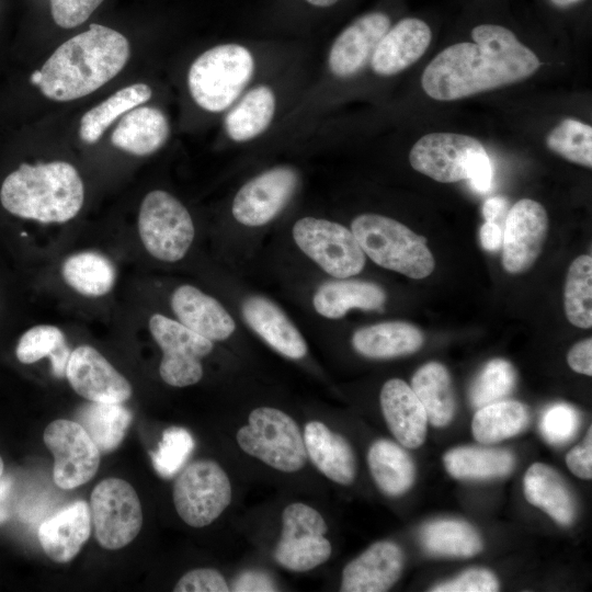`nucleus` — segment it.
Here are the masks:
<instances>
[{
	"label": "nucleus",
	"mask_w": 592,
	"mask_h": 592,
	"mask_svg": "<svg viewBox=\"0 0 592 592\" xmlns=\"http://www.w3.org/2000/svg\"><path fill=\"white\" fill-rule=\"evenodd\" d=\"M236 439L243 452L277 470L294 473L306 464L304 436L294 419L278 409L252 410Z\"/></svg>",
	"instance_id": "6"
},
{
	"label": "nucleus",
	"mask_w": 592,
	"mask_h": 592,
	"mask_svg": "<svg viewBox=\"0 0 592 592\" xmlns=\"http://www.w3.org/2000/svg\"><path fill=\"white\" fill-rule=\"evenodd\" d=\"M303 436L307 456L320 473L340 485L353 482L356 476L355 455L343 436L320 421L308 422Z\"/></svg>",
	"instance_id": "25"
},
{
	"label": "nucleus",
	"mask_w": 592,
	"mask_h": 592,
	"mask_svg": "<svg viewBox=\"0 0 592 592\" xmlns=\"http://www.w3.org/2000/svg\"><path fill=\"white\" fill-rule=\"evenodd\" d=\"M250 328L282 355L299 360L307 354L305 339L284 311L270 299L251 296L242 304Z\"/></svg>",
	"instance_id": "24"
},
{
	"label": "nucleus",
	"mask_w": 592,
	"mask_h": 592,
	"mask_svg": "<svg viewBox=\"0 0 592 592\" xmlns=\"http://www.w3.org/2000/svg\"><path fill=\"white\" fill-rule=\"evenodd\" d=\"M83 202V181L66 161L22 163L0 185L1 207L23 220L64 224L79 214Z\"/></svg>",
	"instance_id": "3"
},
{
	"label": "nucleus",
	"mask_w": 592,
	"mask_h": 592,
	"mask_svg": "<svg viewBox=\"0 0 592 592\" xmlns=\"http://www.w3.org/2000/svg\"><path fill=\"white\" fill-rule=\"evenodd\" d=\"M500 589L498 578L488 569L473 568L456 578L441 582L431 592H496Z\"/></svg>",
	"instance_id": "45"
},
{
	"label": "nucleus",
	"mask_w": 592,
	"mask_h": 592,
	"mask_svg": "<svg viewBox=\"0 0 592 592\" xmlns=\"http://www.w3.org/2000/svg\"><path fill=\"white\" fill-rule=\"evenodd\" d=\"M509 202L503 196H493L485 201L482 205V215L486 221L498 223L505 214H508Z\"/></svg>",
	"instance_id": "52"
},
{
	"label": "nucleus",
	"mask_w": 592,
	"mask_h": 592,
	"mask_svg": "<svg viewBox=\"0 0 592 592\" xmlns=\"http://www.w3.org/2000/svg\"><path fill=\"white\" fill-rule=\"evenodd\" d=\"M254 73V58L242 45L229 43L201 54L187 72V87L203 110L219 113L240 98Z\"/></svg>",
	"instance_id": "5"
},
{
	"label": "nucleus",
	"mask_w": 592,
	"mask_h": 592,
	"mask_svg": "<svg viewBox=\"0 0 592 592\" xmlns=\"http://www.w3.org/2000/svg\"><path fill=\"white\" fill-rule=\"evenodd\" d=\"M363 252L379 266L410 278L429 276L435 266L426 239L406 225L378 214H362L351 223Z\"/></svg>",
	"instance_id": "4"
},
{
	"label": "nucleus",
	"mask_w": 592,
	"mask_h": 592,
	"mask_svg": "<svg viewBox=\"0 0 592 592\" xmlns=\"http://www.w3.org/2000/svg\"><path fill=\"white\" fill-rule=\"evenodd\" d=\"M547 229L548 216L540 203L522 198L509 209L501 247L502 265L508 273H524L535 263Z\"/></svg>",
	"instance_id": "16"
},
{
	"label": "nucleus",
	"mask_w": 592,
	"mask_h": 592,
	"mask_svg": "<svg viewBox=\"0 0 592 592\" xmlns=\"http://www.w3.org/2000/svg\"><path fill=\"white\" fill-rule=\"evenodd\" d=\"M446 471L459 480H488L510 475L515 467L511 451L481 446H459L443 456Z\"/></svg>",
	"instance_id": "31"
},
{
	"label": "nucleus",
	"mask_w": 592,
	"mask_h": 592,
	"mask_svg": "<svg viewBox=\"0 0 592 592\" xmlns=\"http://www.w3.org/2000/svg\"><path fill=\"white\" fill-rule=\"evenodd\" d=\"M76 421L99 451L107 453L123 441L132 422V413L122 403L91 402L77 411Z\"/></svg>",
	"instance_id": "38"
},
{
	"label": "nucleus",
	"mask_w": 592,
	"mask_h": 592,
	"mask_svg": "<svg viewBox=\"0 0 592 592\" xmlns=\"http://www.w3.org/2000/svg\"><path fill=\"white\" fill-rule=\"evenodd\" d=\"M424 337L413 325L387 321L357 329L352 335L354 350L369 358H392L417 352Z\"/></svg>",
	"instance_id": "29"
},
{
	"label": "nucleus",
	"mask_w": 592,
	"mask_h": 592,
	"mask_svg": "<svg viewBox=\"0 0 592 592\" xmlns=\"http://www.w3.org/2000/svg\"><path fill=\"white\" fill-rule=\"evenodd\" d=\"M44 443L54 456L53 478L65 490L91 480L100 465V451L77 422L58 419L44 431Z\"/></svg>",
	"instance_id": "14"
},
{
	"label": "nucleus",
	"mask_w": 592,
	"mask_h": 592,
	"mask_svg": "<svg viewBox=\"0 0 592 592\" xmlns=\"http://www.w3.org/2000/svg\"><path fill=\"white\" fill-rule=\"evenodd\" d=\"M367 464L377 487L389 497L407 492L415 479L411 456L392 441L376 440L368 449Z\"/></svg>",
	"instance_id": "33"
},
{
	"label": "nucleus",
	"mask_w": 592,
	"mask_h": 592,
	"mask_svg": "<svg viewBox=\"0 0 592 592\" xmlns=\"http://www.w3.org/2000/svg\"><path fill=\"white\" fill-rule=\"evenodd\" d=\"M64 331L54 325L41 323L26 329L18 339L14 354L25 365L49 357L57 377H64L70 355Z\"/></svg>",
	"instance_id": "39"
},
{
	"label": "nucleus",
	"mask_w": 592,
	"mask_h": 592,
	"mask_svg": "<svg viewBox=\"0 0 592 592\" xmlns=\"http://www.w3.org/2000/svg\"><path fill=\"white\" fill-rule=\"evenodd\" d=\"M410 387L433 426L443 428L451 423L456 402L451 375L443 364L429 362L419 367L411 378Z\"/></svg>",
	"instance_id": "32"
},
{
	"label": "nucleus",
	"mask_w": 592,
	"mask_h": 592,
	"mask_svg": "<svg viewBox=\"0 0 592 592\" xmlns=\"http://www.w3.org/2000/svg\"><path fill=\"white\" fill-rule=\"evenodd\" d=\"M12 485L10 477H0V525L9 519Z\"/></svg>",
	"instance_id": "53"
},
{
	"label": "nucleus",
	"mask_w": 592,
	"mask_h": 592,
	"mask_svg": "<svg viewBox=\"0 0 592 592\" xmlns=\"http://www.w3.org/2000/svg\"><path fill=\"white\" fill-rule=\"evenodd\" d=\"M230 590L235 592H265L276 591L277 587L267 573L260 570H248L235 579Z\"/></svg>",
	"instance_id": "49"
},
{
	"label": "nucleus",
	"mask_w": 592,
	"mask_h": 592,
	"mask_svg": "<svg viewBox=\"0 0 592 592\" xmlns=\"http://www.w3.org/2000/svg\"><path fill=\"white\" fill-rule=\"evenodd\" d=\"M567 362L577 373L592 375V340L584 339L576 343L568 352Z\"/></svg>",
	"instance_id": "50"
},
{
	"label": "nucleus",
	"mask_w": 592,
	"mask_h": 592,
	"mask_svg": "<svg viewBox=\"0 0 592 592\" xmlns=\"http://www.w3.org/2000/svg\"><path fill=\"white\" fill-rule=\"evenodd\" d=\"M152 95L146 83H133L86 112L80 121L79 137L87 144H95L110 125L121 115L147 102Z\"/></svg>",
	"instance_id": "37"
},
{
	"label": "nucleus",
	"mask_w": 592,
	"mask_h": 592,
	"mask_svg": "<svg viewBox=\"0 0 592 592\" xmlns=\"http://www.w3.org/2000/svg\"><path fill=\"white\" fill-rule=\"evenodd\" d=\"M390 27V19L383 12L364 14L346 26L334 39L328 55L331 73L341 79L360 72Z\"/></svg>",
	"instance_id": "18"
},
{
	"label": "nucleus",
	"mask_w": 592,
	"mask_h": 592,
	"mask_svg": "<svg viewBox=\"0 0 592 592\" xmlns=\"http://www.w3.org/2000/svg\"><path fill=\"white\" fill-rule=\"evenodd\" d=\"M530 421V410L525 405L499 400L478 409L471 421V432L479 443L493 444L520 434Z\"/></svg>",
	"instance_id": "35"
},
{
	"label": "nucleus",
	"mask_w": 592,
	"mask_h": 592,
	"mask_svg": "<svg viewBox=\"0 0 592 592\" xmlns=\"http://www.w3.org/2000/svg\"><path fill=\"white\" fill-rule=\"evenodd\" d=\"M379 399L383 415L397 441L409 448L421 446L429 421L411 387L402 379H389L382 387Z\"/></svg>",
	"instance_id": "22"
},
{
	"label": "nucleus",
	"mask_w": 592,
	"mask_h": 592,
	"mask_svg": "<svg viewBox=\"0 0 592 592\" xmlns=\"http://www.w3.org/2000/svg\"><path fill=\"white\" fill-rule=\"evenodd\" d=\"M526 501L546 512L558 524L571 525L577 515L576 498L565 479L546 464L530 466L523 478Z\"/></svg>",
	"instance_id": "27"
},
{
	"label": "nucleus",
	"mask_w": 592,
	"mask_h": 592,
	"mask_svg": "<svg viewBox=\"0 0 592 592\" xmlns=\"http://www.w3.org/2000/svg\"><path fill=\"white\" fill-rule=\"evenodd\" d=\"M41 79H42V75H41V71H39V70H35V71L31 75V82H32V84L38 86Z\"/></svg>",
	"instance_id": "56"
},
{
	"label": "nucleus",
	"mask_w": 592,
	"mask_h": 592,
	"mask_svg": "<svg viewBox=\"0 0 592 592\" xmlns=\"http://www.w3.org/2000/svg\"><path fill=\"white\" fill-rule=\"evenodd\" d=\"M194 448L191 433L180 426L168 428L151 454L155 470L163 478H171L178 474L190 457Z\"/></svg>",
	"instance_id": "43"
},
{
	"label": "nucleus",
	"mask_w": 592,
	"mask_h": 592,
	"mask_svg": "<svg viewBox=\"0 0 592 592\" xmlns=\"http://www.w3.org/2000/svg\"><path fill=\"white\" fill-rule=\"evenodd\" d=\"M60 273L71 289L89 298L111 293L117 276L113 262L98 251H80L68 255L61 263Z\"/></svg>",
	"instance_id": "34"
},
{
	"label": "nucleus",
	"mask_w": 592,
	"mask_h": 592,
	"mask_svg": "<svg viewBox=\"0 0 592 592\" xmlns=\"http://www.w3.org/2000/svg\"><path fill=\"white\" fill-rule=\"evenodd\" d=\"M569 470L577 477L585 480L592 478V428L585 434L580 445L570 449L566 456Z\"/></svg>",
	"instance_id": "48"
},
{
	"label": "nucleus",
	"mask_w": 592,
	"mask_h": 592,
	"mask_svg": "<svg viewBox=\"0 0 592 592\" xmlns=\"http://www.w3.org/2000/svg\"><path fill=\"white\" fill-rule=\"evenodd\" d=\"M174 592H227L230 591L223 574L208 568L186 572L175 584Z\"/></svg>",
	"instance_id": "47"
},
{
	"label": "nucleus",
	"mask_w": 592,
	"mask_h": 592,
	"mask_svg": "<svg viewBox=\"0 0 592 592\" xmlns=\"http://www.w3.org/2000/svg\"><path fill=\"white\" fill-rule=\"evenodd\" d=\"M298 184L297 172L286 166L269 169L244 183L234 197V218L259 227L275 218L292 198Z\"/></svg>",
	"instance_id": "15"
},
{
	"label": "nucleus",
	"mask_w": 592,
	"mask_h": 592,
	"mask_svg": "<svg viewBox=\"0 0 592 592\" xmlns=\"http://www.w3.org/2000/svg\"><path fill=\"white\" fill-rule=\"evenodd\" d=\"M565 312L569 322L578 328L592 326V258L581 254L569 266L565 291Z\"/></svg>",
	"instance_id": "40"
},
{
	"label": "nucleus",
	"mask_w": 592,
	"mask_h": 592,
	"mask_svg": "<svg viewBox=\"0 0 592 592\" xmlns=\"http://www.w3.org/2000/svg\"><path fill=\"white\" fill-rule=\"evenodd\" d=\"M516 383V373L503 358L489 361L474 380L469 399L475 408L496 402L508 396Z\"/></svg>",
	"instance_id": "42"
},
{
	"label": "nucleus",
	"mask_w": 592,
	"mask_h": 592,
	"mask_svg": "<svg viewBox=\"0 0 592 592\" xmlns=\"http://www.w3.org/2000/svg\"><path fill=\"white\" fill-rule=\"evenodd\" d=\"M420 540L426 551L435 556L469 558L483 547L479 533L469 523L443 519L425 524Z\"/></svg>",
	"instance_id": "36"
},
{
	"label": "nucleus",
	"mask_w": 592,
	"mask_h": 592,
	"mask_svg": "<svg viewBox=\"0 0 592 592\" xmlns=\"http://www.w3.org/2000/svg\"><path fill=\"white\" fill-rule=\"evenodd\" d=\"M3 468H4V466H3V460H2V458H1V456H0V477H1L2 474H3Z\"/></svg>",
	"instance_id": "57"
},
{
	"label": "nucleus",
	"mask_w": 592,
	"mask_h": 592,
	"mask_svg": "<svg viewBox=\"0 0 592 592\" xmlns=\"http://www.w3.org/2000/svg\"><path fill=\"white\" fill-rule=\"evenodd\" d=\"M104 0H50L55 23L62 29H72L89 19Z\"/></svg>",
	"instance_id": "46"
},
{
	"label": "nucleus",
	"mask_w": 592,
	"mask_h": 592,
	"mask_svg": "<svg viewBox=\"0 0 592 592\" xmlns=\"http://www.w3.org/2000/svg\"><path fill=\"white\" fill-rule=\"evenodd\" d=\"M405 557L401 548L389 540L371 545L343 569L342 592H384L400 578Z\"/></svg>",
	"instance_id": "19"
},
{
	"label": "nucleus",
	"mask_w": 592,
	"mask_h": 592,
	"mask_svg": "<svg viewBox=\"0 0 592 592\" xmlns=\"http://www.w3.org/2000/svg\"><path fill=\"white\" fill-rule=\"evenodd\" d=\"M292 234L298 248L333 277L357 275L365 265V253L355 236L341 224L303 217L295 223Z\"/></svg>",
	"instance_id": "9"
},
{
	"label": "nucleus",
	"mask_w": 592,
	"mask_h": 592,
	"mask_svg": "<svg viewBox=\"0 0 592 592\" xmlns=\"http://www.w3.org/2000/svg\"><path fill=\"white\" fill-rule=\"evenodd\" d=\"M128 39L119 32L100 24L62 43L41 68L37 86L54 101L83 98L118 75L128 61Z\"/></svg>",
	"instance_id": "2"
},
{
	"label": "nucleus",
	"mask_w": 592,
	"mask_h": 592,
	"mask_svg": "<svg viewBox=\"0 0 592 592\" xmlns=\"http://www.w3.org/2000/svg\"><path fill=\"white\" fill-rule=\"evenodd\" d=\"M2 312H3V304H2V299L0 295V318H1Z\"/></svg>",
	"instance_id": "58"
},
{
	"label": "nucleus",
	"mask_w": 592,
	"mask_h": 592,
	"mask_svg": "<svg viewBox=\"0 0 592 592\" xmlns=\"http://www.w3.org/2000/svg\"><path fill=\"white\" fill-rule=\"evenodd\" d=\"M555 7L568 8L581 2L582 0H549Z\"/></svg>",
	"instance_id": "55"
},
{
	"label": "nucleus",
	"mask_w": 592,
	"mask_h": 592,
	"mask_svg": "<svg viewBox=\"0 0 592 592\" xmlns=\"http://www.w3.org/2000/svg\"><path fill=\"white\" fill-rule=\"evenodd\" d=\"M328 525L314 508L295 502L282 513L281 538L274 550V558L283 568L303 572L326 562L332 551L325 537Z\"/></svg>",
	"instance_id": "13"
},
{
	"label": "nucleus",
	"mask_w": 592,
	"mask_h": 592,
	"mask_svg": "<svg viewBox=\"0 0 592 592\" xmlns=\"http://www.w3.org/2000/svg\"><path fill=\"white\" fill-rule=\"evenodd\" d=\"M91 533V512L83 500L76 501L44 521L38 540L45 554L59 563L72 560Z\"/></svg>",
	"instance_id": "23"
},
{
	"label": "nucleus",
	"mask_w": 592,
	"mask_h": 592,
	"mask_svg": "<svg viewBox=\"0 0 592 592\" xmlns=\"http://www.w3.org/2000/svg\"><path fill=\"white\" fill-rule=\"evenodd\" d=\"M148 327L162 351L159 366L162 380L174 387L198 383L203 377L201 358L213 351V341L162 314H153Z\"/></svg>",
	"instance_id": "12"
},
{
	"label": "nucleus",
	"mask_w": 592,
	"mask_h": 592,
	"mask_svg": "<svg viewBox=\"0 0 592 592\" xmlns=\"http://www.w3.org/2000/svg\"><path fill=\"white\" fill-rule=\"evenodd\" d=\"M309 4L318 8H328L333 5L340 0H306Z\"/></svg>",
	"instance_id": "54"
},
{
	"label": "nucleus",
	"mask_w": 592,
	"mask_h": 592,
	"mask_svg": "<svg viewBox=\"0 0 592 592\" xmlns=\"http://www.w3.org/2000/svg\"><path fill=\"white\" fill-rule=\"evenodd\" d=\"M581 419L579 412L567 403H556L545 410L540 419V432L553 445L569 442L578 429Z\"/></svg>",
	"instance_id": "44"
},
{
	"label": "nucleus",
	"mask_w": 592,
	"mask_h": 592,
	"mask_svg": "<svg viewBox=\"0 0 592 592\" xmlns=\"http://www.w3.org/2000/svg\"><path fill=\"white\" fill-rule=\"evenodd\" d=\"M231 497V483L227 474L209 459L186 466L173 486L175 510L193 527L213 523L230 504Z\"/></svg>",
	"instance_id": "8"
},
{
	"label": "nucleus",
	"mask_w": 592,
	"mask_h": 592,
	"mask_svg": "<svg viewBox=\"0 0 592 592\" xmlns=\"http://www.w3.org/2000/svg\"><path fill=\"white\" fill-rule=\"evenodd\" d=\"M178 321L210 341H223L236 329V323L224 306L200 288L183 284L170 298Z\"/></svg>",
	"instance_id": "21"
},
{
	"label": "nucleus",
	"mask_w": 592,
	"mask_h": 592,
	"mask_svg": "<svg viewBox=\"0 0 592 592\" xmlns=\"http://www.w3.org/2000/svg\"><path fill=\"white\" fill-rule=\"evenodd\" d=\"M169 134V121L162 111L153 106H136L121 118L111 141L125 152L144 157L162 148Z\"/></svg>",
	"instance_id": "26"
},
{
	"label": "nucleus",
	"mask_w": 592,
	"mask_h": 592,
	"mask_svg": "<svg viewBox=\"0 0 592 592\" xmlns=\"http://www.w3.org/2000/svg\"><path fill=\"white\" fill-rule=\"evenodd\" d=\"M137 230L146 251L168 263L182 260L195 237L194 223L186 207L163 190L150 191L143 198Z\"/></svg>",
	"instance_id": "7"
},
{
	"label": "nucleus",
	"mask_w": 592,
	"mask_h": 592,
	"mask_svg": "<svg viewBox=\"0 0 592 592\" xmlns=\"http://www.w3.org/2000/svg\"><path fill=\"white\" fill-rule=\"evenodd\" d=\"M482 144L468 135L431 133L411 148V167L442 183L469 180L476 168L488 158Z\"/></svg>",
	"instance_id": "10"
},
{
	"label": "nucleus",
	"mask_w": 592,
	"mask_h": 592,
	"mask_svg": "<svg viewBox=\"0 0 592 592\" xmlns=\"http://www.w3.org/2000/svg\"><path fill=\"white\" fill-rule=\"evenodd\" d=\"M386 298L385 291L375 283L340 280L320 285L314 294L312 305L320 316L339 319L353 308L380 310Z\"/></svg>",
	"instance_id": "28"
},
{
	"label": "nucleus",
	"mask_w": 592,
	"mask_h": 592,
	"mask_svg": "<svg viewBox=\"0 0 592 592\" xmlns=\"http://www.w3.org/2000/svg\"><path fill=\"white\" fill-rule=\"evenodd\" d=\"M65 376L71 388L91 402L123 403L133 394L127 378L88 344L70 352Z\"/></svg>",
	"instance_id": "17"
},
{
	"label": "nucleus",
	"mask_w": 592,
	"mask_h": 592,
	"mask_svg": "<svg viewBox=\"0 0 592 592\" xmlns=\"http://www.w3.org/2000/svg\"><path fill=\"white\" fill-rule=\"evenodd\" d=\"M431 38V30L424 21L400 20L378 42L369 60L373 71L388 77L407 69L425 53Z\"/></svg>",
	"instance_id": "20"
},
{
	"label": "nucleus",
	"mask_w": 592,
	"mask_h": 592,
	"mask_svg": "<svg viewBox=\"0 0 592 592\" xmlns=\"http://www.w3.org/2000/svg\"><path fill=\"white\" fill-rule=\"evenodd\" d=\"M234 104L226 115L225 129L231 140L244 143L267 129L275 114L276 98L270 87L260 84Z\"/></svg>",
	"instance_id": "30"
},
{
	"label": "nucleus",
	"mask_w": 592,
	"mask_h": 592,
	"mask_svg": "<svg viewBox=\"0 0 592 592\" xmlns=\"http://www.w3.org/2000/svg\"><path fill=\"white\" fill-rule=\"evenodd\" d=\"M470 42L451 45L425 67L421 84L434 100L453 101L522 81L540 67L535 53L501 25L473 29Z\"/></svg>",
	"instance_id": "1"
},
{
	"label": "nucleus",
	"mask_w": 592,
	"mask_h": 592,
	"mask_svg": "<svg viewBox=\"0 0 592 592\" xmlns=\"http://www.w3.org/2000/svg\"><path fill=\"white\" fill-rule=\"evenodd\" d=\"M91 521L95 538L106 549H119L138 535L143 525L139 498L130 483L106 478L91 493Z\"/></svg>",
	"instance_id": "11"
},
{
	"label": "nucleus",
	"mask_w": 592,
	"mask_h": 592,
	"mask_svg": "<svg viewBox=\"0 0 592 592\" xmlns=\"http://www.w3.org/2000/svg\"><path fill=\"white\" fill-rule=\"evenodd\" d=\"M503 229L494 221H485L480 227L481 247L489 252H497L502 247Z\"/></svg>",
	"instance_id": "51"
},
{
	"label": "nucleus",
	"mask_w": 592,
	"mask_h": 592,
	"mask_svg": "<svg viewBox=\"0 0 592 592\" xmlns=\"http://www.w3.org/2000/svg\"><path fill=\"white\" fill-rule=\"evenodd\" d=\"M547 147L565 159L592 167V127L574 118H565L546 137Z\"/></svg>",
	"instance_id": "41"
}]
</instances>
